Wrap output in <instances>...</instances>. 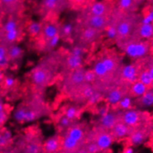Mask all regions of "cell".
<instances>
[{"instance_id": "cell-6", "label": "cell", "mask_w": 153, "mask_h": 153, "mask_svg": "<svg viewBox=\"0 0 153 153\" xmlns=\"http://www.w3.org/2000/svg\"><path fill=\"white\" fill-rule=\"evenodd\" d=\"M112 135L114 138L121 139L129 135V126H128L124 122H117L115 125L112 127Z\"/></svg>"}, {"instance_id": "cell-37", "label": "cell", "mask_w": 153, "mask_h": 153, "mask_svg": "<svg viewBox=\"0 0 153 153\" xmlns=\"http://www.w3.org/2000/svg\"><path fill=\"white\" fill-rule=\"evenodd\" d=\"M41 148L37 143H30L27 147L25 153H39Z\"/></svg>"}, {"instance_id": "cell-52", "label": "cell", "mask_w": 153, "mask_h": 153, "mask_svg": "<svg viewBox=\"0 0 153 153\" xmlns=\"http://www.w3.org/2000/svg\"><path fill=\"white\" fill-rule=\"evenodd\" d=\"M74 153H88V152H87V151L86 150L85 148H84V146H83L82 147H81L80 149H78V150L76 151V152H75Z\"/></svg>"}, {"instance_id": "cell-33", "label": "cell", "mask_w": 153, "mask_h": 153, "mask_svg": "<svg viewBox=\"0 0 153 153\" xmlns=\"http://www.w3.org/2000/svg\"><path fill=\"white\" fill-rule=\"evenodd\" d=\"M96 74L93 72V70H87L84 72V82L86 83H92L96 79Z\"/></svg>"}, {"instance_id": "cell-1", "label": "cell", "mask_w": 153, "mask_h": 153, "mask_svg": "<svg viewBox=\"0 0 153 153\" xmlns=\"http://www.w3.org/2000/svg\"><path fill=\"white\" fill-rule=\"evenodd\" d=\"M148 51V45L143 42H132L126 45L125 48L126 55L132 59H139L143 57L146 55Z\"/></svg>"}, {"instance_id": "cell-44", "label": "cell", "mask_w": 153, "mask_h": 153, "mask_svg": "<svg viewBox=\"0 0 153 153\" xmlns=\"http://www.w3.org/2000/svg\"><path fill=\"white\" fill-rule=\"evenodd\" d=\"M100 98H101V94L98 93H94L88 98V101L90 104H95L99 101Z\"/></svg>"}, {"instance_id": "cell-4", "label": "cell", "mask_w": 153, "mask_h": 153, "mask_svg": "<svg viewBox=\"0 0 153 153\" xmlns=\"http://www.w3.org/2000/svg\"><path fill=\"white\" fill-rule=\"evenodd\" d=\"M83 143L77 141L71 137L66 135L62 143V151L66 153H74L83 146Z\"/></svg>"}, {"instance_id": "cell-51", "label": "cell", "mask_w": 153, "mask_h": 153, "mask_svg": "<svg viewBox=\"0 0 153 153\" xmlns=\"http://www.w3.org/2000/svg\"><path fill=\"white\" fill-rule=\"evenodd\" d=\"M109 112L108 109H107V106H103V107H101V108L99 109V111H98V114H99L100 116H103V115H104L105 114H107V112Z\"/></svg>"}, {"instance_id": "cell-2", "label": "cell", "mask_w": 153, "mask_h": 153, "mask_svg": "<svg viewBox=\"0 0 153 153\" xmlns=\"http://www.w3.org/2000/svg\"><path fill=\"white\" fill-rule=\"evenodd\" d=\"M114 138L112 133L103 132L99 133L93 141H95L101 151L108 149L113 143Z\"/></svg>"}, {"instance_id": "cell-9", "label": "cell", "mask_w": 153, "mask_h": 153, "mask_svg": "<svg viewBox=\"0 0 153 153\" xmlns=\"http://www.w3.org/2000/svg\"><path fill=\"white\" fill-rule=\"evenodd\" d=\"M62 147L60 140L56 137H52L45 142L44 149L46 153H57Z\"/></svg>"}, {"instance_id": "cell-3", "label": "cell", "mask_w": 153, "mask_h": 153, "mask_svg": "<svg viewBox=\"0 0 153 153\" xmlns=\"http://www.w3.org/2000/svg\"><path fill=\"white\" fill-rule=\"evenodd\" d=\"M107 25H108V21L106 16L90 15L87 18V27H93L94 29L101 30L107 27Z\"/></svg>"}, {"instance_id": "cell-40", "label": "cell", "mask_w": 153, "mask_h": 153, "mask_svg": "<svg viewBox=\"0 0 153 153\" xmlns=\"http://www.w3.org/2000/svg\"><path fill=\"white\" fill-rule=\"evenodd\" d=\"M133 0H119V5L122 9H128L132 6Z\"/></svg>"}, {"instance_id": "cell-23", "label": "cell", "mask_w": 153, "mask_h": 153, "mask_svg": "<svg viewBox=\"0 0 153 153\" xmlns=\"http://www.w3.org/2000/svg\"><path fill=\"white\" fill-rule=\"evenodd\" d=\"M138 79L139 82L143 83L144 85H146L148 88L153 84L152 77H151V75L149 73V70H143L140 75H138Z\"/></svg>"}, {"instance_id": "cell-27", "label": "cell", "mask_w": 153, "mask_h": 153, "mask_svg": "<svg viewBox=\"0 0 153 153\" xmlns=\"http://www.w3.org/2000/svg\"><path fill=\"white\" fill-rule=\"evenodd\" d=\"M42 30V24L37 22H33L28 26V32L30 35L36 36L39 34Z\"/></svg>"}, {"instance_id": "cell-14", "label": "cell", "mask_w": 153, "mask_h": 153, "mask_svg": "<svg viewBox=\"0 0 153 153\" xmlns=\"http://www.w3.org/2000/svg\"><path fill=\"white\" fill-rule=\"evenodd\" d=\"M147 90L148 87L138 80L132 83V87H131V91H132V94L137 97L142 96Z\"/></svg>"}, {"instance_id": "cell-49", "label": "cell", "mask_w": 153, "mask_h": 153, "mask_svg": "<svg viewBox=\"0 0 153 153\" xmlns=\"http://www.w3.org/2000/svg\"><path fill=\"white\" fill-rule=\"evenodd\" d=\"M7 119V113L5 110L0 112V126L4 124Z\"/></svg>"}, {"instance_id": "cell-16", "label": "cell", "mask_w": 153, "mask_h": 153, "mask_svg": "<svg viewBox=\"0 0 153 153\" xmlns=\"http://www.w3.org/2000/svg\"><path fill=\"white\" fill-rule=\"evenodd\" d=\"M122 98L123 94L121 90L118 89H114L109 93L107 96V101L110 105H116Z\"/></svg>"}, {"instance_id": "cell-20", "label": "cell", "mask_w": 153, "mask_h": 153, "mask_svg": "<svg viewBox=\"0 0 153 153\" xmlns=\"http://www.w3.org/2000/svg\"><path fill=\"white\" fill-rule=\"evenodd\" d=\"M117 28V36L126 37L131 32V25L128 22H122L120 23Z\"/></svg>"}, {"instance_id": "cell-11", "label": "cell", "mask_w": 153, "mask_h": 153, "mask_svg": "<svg viewBox=\"0 0 153 153\" xmlns=\"http://www.w3.org/2000/svg\"><path fill=\"white\" fill-rule=\"evenodd\" d=\"M107 6L102 1H96L90 7V15L106 16Z\"/></svg>"}, {"instance_id": "cell-47", "label": "cell", "mask_w": 153, "mask_h": 153, "mask_svg": "<svg viewBox=\"0 0 153 153\" xmlns=\"http://www.w3.org/2000/svg\"><path fill=\"white\" fill-rule=\"evenodd\" d=\"M10 140H9L4 135L3 133H0V147H4L9 144Z\"/></svg>"}, {"instance_id": "cell-61", "label": "cell", "mask_w": 153, "mask_h": 153, "mask_svg": "<svg viewBox=\"0 0 153 153\" xmlns=\"http://www.w3.org/2000/svg\"><path fill=\"white\" fill-rule=\"evenodd\" d=\"M51 1H55V2H58L59 0H51Z\"/></svg>"}, {"instance_id": "cell-22", "label": "cell", "mask_w": 153, "mask_h": 153, "mask_svg": "<svg viewBox=\"0 0 153 153\" xmlns=\"http://www.w3.org/2000/svg\"><path fill=\"white\" fill-rule=\"evenodd\" d=\"M140 104L143 107H149L153 106V91H146L140 97Z\"/></svg>"}, {"instance_id": "cell-17", "label": "cell", "mask_w": 153, "mask_h": 153, "mask_svg": "<svg viewBox=\"0 0 153 153\" xmlns=\"http://www.w3.org/2000/svg\"><path fill=\"white\" fill-rule=\"evenodd\" d=\"M139 35L143 39H152L153 36V25L142 24L139 29Z\"/></svg>"}, {"instance_id": "cell-59", "label": "cell", "mask_w": 153, "mask_h": 153, "mask_svg": "<svg viewBox=\"0 0 153 153\" xmlns=\"http://www.w3.org/2000/svg\"><path fill=\"white\" fill-rule=\"evenodd\" d=\"M4 153H14L13 151H10V150H8V151H6V152H4Z\"/></svg>"}, {"instance_id": "cell-39", "label": "cell", "mask_w": 153, "mask_h": 153, "mask_svg": "<svg viewBox=\"0 0 153 153\" xmlns=\"http://www.w3.org/2000/svg\"><path fill=\"white\" fill-rule=\"evenodd\" d=\"M153 22V10L149 11L142 20V24H152Z\"/></svg>"}, {"instance_id": "cell-29", "label": "cell", "mask_w": 153, "mask_h": 153, "mask_svg": "<svg viewBox=\"0 0 153 153\" xmlns=\"http://www.w3.org/2000/svg\"><path fill=\"white\" fill-rule=\"evenodd\" d=\"M19 37V30L18 29L14 30L8 31V32H5V34H4V38H5V40L7 42H10V43H12V42H14L16 40L18 39Z\"/></svg>"}, {"instance_id": "cell-34", "label": "cell", "mask_w": 153, "mask_h": 153, "mask_svg": "<svg viewBox=\"0 0 153 153\" xmlns=\"http://www.w3.org/2000/svg\"><path fill=\"white\" fill-rule=\"evenodd\" d=\"M78 115V110L75 107H70L69 108L67 109L65 112V116L69 118L70 120H73Z\"/></svg>"}, {"instance_id": "cell-25", "label": "cell", "mask_w": 153, "mask_h": 153, "mask_svg": "<svg viewBox=\"0 0 153 153\" xmlns=\"http://www.w3.org/2000/svg\"><path fill=\"white\" fill-rule=\"evenodd\" d=\"M7 51L8 49L4 44H0V68L7 65L8 62Z\"/></svg>"}, {"instance_id": "cell-30", "label": "cell", "mask_w": 153, "mask_h": 153, "mask_svg": "<svg viewBox=\"0 0 153 153\" xmlns=\"http://www.w3.org/2000/svg\"><path fill=\"white\" fill-rule=\"evenodd\" d=\"M101 61H102L103 64H104V66L106 67V68L108 70L109 73L112 72V70L115 69V67H116L115 62L114 61L113 59H112V58H104V59H103Z\"/></svg>"}, {"instance_id": "cell-60", "label": "cell", "mask_w": 153, "mask_h": 153, "mask_svg": "<svg viewBox=\"0 0 153 153\" xmlns=\"http://www.w3.org/2000/svg\"><path fill=\"white\" fill-rule=\"evenodd\" d=\"M151 45H152V46H153V38H152V40H151Z\"/></svg>"}, {"instance_id": "cell-63", "label": "cell", "mask_w": 153, "mask_h": 153, "mask_svg": "<svg viewBox=\"0 0 153 153\" xmlns=\"http://www.w3.org/2000/svg\"><path fill=\"white\" fill-rule=\"evenodd\" d=\"M152 2H153V0H152Z\"/></svg>"}, {"instance_id": "cell-8", "label": "cell", "mask_w": 153, "mask_h": 153, "mask_svg": "<svg viewBox=\"0 0 153 153\" xmlns=\"http://www.w3.org/2000/svg\"><path fill=\"white\" fill-rule=\"evenodd\" d=\"M123 78L130 83H134L138 80V71L136 67L133 65H127L124 66L122 70Z\"/></svg>"}, {"instance_id": "cell-5", "label": "cell", "mask_w": 153, "mask_h": 153, "mask_svg": "<svg viewBox=\"0 0 153 153\" xmlns=\"http://www.w3.org/2000/svg\"><path fill=\"white\" fill-rule=\"evenodd\" d=\"M140 120L139 112L134 110H127L123 115L122 121L128 126H134L138 124Z\"/></svg>"}, {"instance_id": "cell-13", "label": "cell", "mask_w": 153, "mask_h": 153, "mask_svg": "<svg viewBox=\"0 0 153 153\" xmlns=\"http://www.w3.org/2000/svg\"><path fill=\"white\" fill-rule=\"evenodd\" d=\"M129 139L130 142L134 146L140 145L145 139H146V134L142 130H137L129 134Z\"/></svg>"}, {"instance_id": "cell-56", "label": "cell", "mask_w": 153, "mask_h": 153, "mask_svg": "<svg viewBox=\"0 0 153 153\" xmlns=\"http://www.w3.org/2000/svg\"><path fill=\"white\" fill-rule=\"evenodd\" d=\"M149 73H150L151 77H152V82H153V66L151 67V68H150V69L149 70Z\"/></svg>"}, {"instance_id": "cell-42", "label": "cell", "mask_w": 153, "mask_h": 153, "mask_svg": "<svg viewBox=\"0 0 153 153\" xmlns=\"http://www.w3.org/2000/svg\"><path fill=\"white\" fill-rule=\"evenodd\" d=\"M70 122H71V120H70L69 118H67L66 116H63L60 118L59 120V124H60L61 127L63 128H67L68 126L70 125Z\"/></svg>"}, {"instance_id": "cell-62", "label": "cell", "mask_w": 153, "mask_h": 153, "mask_svg": "<svg viewBox=\"0 0 153 153\" xmlns=\"http://www.w3.org/2000/svg\"><path fill=\"white\" fill-rule=\"evenodd\" d=\"M63 153H66V152H63Z\"/></svg>"}, {"instance_id": "cell-57", "label": "cell", "mask_w": 153, "mask_h": 153, "mask_svg": "<svg viewBox=\"0 0 153 153\" xmlns=\"http://www.w3.org/2000/svg\"><path fill=\"white\" fill-rule=\"evenodd\" d=\"M74 1V2L77 3V4H82V2H84V0H73Z\"/></svg>"}, {"instance_id": "cell-45", "label": "cell", "mask_w": 153, "mask_h": 153, "mask_svg": "<svg viewBox=\"0 0 153 153\" xmlns=\"http://www.w3.org/2000/svg\"><path fill=\"white\" fill-rule=\"evenodd\" d=\"M59 41H60V36H59V35H56L53 38H51V39H49V46L52 48H55L59 43Z\"/></svg>"}, {"instance_id": "cell-43", "label": "cell", "mask_w": 153, "mask_h": 153, "mask_svg": "<svg viewBox=\"0 0 153 153\" xmlns=\"http://www.w3.org/2000/svg\"><path fill=\"white\" fill-rule=\"evenodd\" d=\"M73 30V27L71 24L65 25L63 28H62V33L65 36H70Z\"/></svg>"}, {"instance_id": "cell-58", "label": "cell", "mask_w": 153, "mask_h": 153, "mask_svg": "<svg viewBox=\"0 0 153 153\" xmlns=\"http://www.w3.org/2000/svg\"><path fill=\"white\" fill-rule=\"evenodd\" d=\"M2 79H3L2 74H1V72H0V83H1V80H2Z\"/></svg>"}, {"instance_id": "cell-31", "label": "cell", "mask_w": 153, "mask_h": 153, "mask_svg": "<svg viewBox=\"0 0 153 153\" xmlns=\"http://www.w3.org/2000/svg\"><path fill=\"white\" fill-rule=\"evenodd\" d=\"M84 146L88 153H99L101 152V149H99V147L95 141L89 142L87 144H86Z\"/></svg>"}, {"instance_id": "cell-21", "label": "cell", "mask_w": 153, "mask_h": 153, "mask_svg": "<svg viewBox=\"0 0 153 153\" xmlns=\"http://www.w3.org/2000/svg\"><path fill=\"white\" fill-rule=\"evenodd\" d=\"M84 72L82 70H73V73L70 76V82L73 84H81L84 82Z\"/></svg>"}, {"instance_id": "cell-32", "label": "cell", "mask_w": 153, "mask_h": 153, "mask_svg": "<svg viewBox=\"0 0 153 153\" xmlns=\"http://www.w3.org/2000/svg\"><path fill=\"white\" fill-rule=\"evenodd\" d=\"M120 107L123 110H127L130 109L131 106L132 104V101L130 97H123L121 99V101L118 103Z\"/></svg>"}, {"instance_id": "cell-7", "label": "cell", "mask_w": 153, "mask_h": 153, "mask_svg": "<svg viewBox=\"0 0 153 153\" xmlns=\"http://www.w3.org/2000/svg\"><path fill=\"white\" fill-rule=\"evenodd\" d=\"M117 122H118V118L113 112H108L100 119V125L104 129H112Z\"/></svg>"}, {"instance_id": "cell-36", "label": "cell", "mask_w": 153, "mask_h": 153, "mask_svg": "<svg viewBox=\"0 0 153 153\" xmlns=\"http://www.w3.org/2000/svg\"><path fill=\"white\" fill-rule=\"evenodd\" d=\"M106 33H107V38L110 39H114L115 38L117 37V28L116 27H114V26H110L107 28V31H106Z\"/></svg>"}, {"instance_id": "cell-10", "label": "cell", "mask_w": 153, "mask_h": 153, "mask_svg": "<svg viewBox=\"0 0 153 153\" xmlns=\"http://www.w3.org/2000/svg\"><path fill=\"white\" fill-rule=\"evenodd\" d=\"M33 82L38 85H43L48 81V73L42 68L35 70L32 75Z\"/></svg>"}, {"instance_id": "cell-46", "label": "cell", "mask_w": 153, "mask_h": 153, "mask_svg": "<svg viewBox=\"0 0 153 153\" xmlns=\"http://www.w3.org/2000/svg\"><path fill=\"white\" fill-rule=\"evenodd\" d=\"M94 93V90H93V88L90 86H87V87L84 88V91H83V95L84 96V97L87 98L88 99Z\"/></svg>"}, {"instance_id": "cell-26", "label": "cell", "mask_w": 153, "mask_h": 153, "mask_svg": "<svg viewBox=\"0 0 153 153\" xmlns=\"http://www.w3.org/2000/svg\"><path fill=\"white\" fill-rule=\"evenodd\" d=\"M22 53V50L19 46L17 45H12L8 48L7 51V56L10 59H16L19 58V56Z\"/></svg>"}, {"instance_id": "cell-19", "label": "cell", "mask_w": 153, "mask_h": 153, "mask_svg": "<svg viewBox=\"0 0 153 153\" xmlns=\"http://www.w3.org/2000/svg\"><path fill=\"white\" fill-rule=\"evenodd\" d=\"M44 36L48 40L51 39L56 35H59V29L53 24H48L42 29Z\"/></svg>"}, {"instance_id": "cell-28", "label": "cell", "mask_w": 153, "mask_h": 153, "mask_svg": "<svg viewBox=\"0 0 153 153\" xmlns=\"http://www.w3.org/2000/svg\"><path fill=\"white\" fill-rule=\"evenodd\" d=\"M27 110L24 108H19L16 110L13 114V118L17 122H24L25 120V114Z\"/></svg>"}, {"instance_id": "cell-55", "label": "cell", "mask_w": 153, "mask_h": 153, "mask_svg": "<svg viewBox=\"0 0 153 153\" xmlns=\"http://www.w3.org/2000/svg\"><path fill=\"white\" fill-rule=\"evenodd\" d=\"M3 3L4 4H11V3L15 2V1H18V0H1Z\"/></svg>"}, {"instance_id": "cell-15", "label": "cell", "mask_w": 153, "mask_h": 153, "mask_svg": "<svg viewBox=\"0 0 153 153\" xmlns=\"http://www.w3.org/2000/svg\"><path fill=\"white\" fill-rule=\"evenodd\" d=\"M67 64L70 70H77L81 68L82 65V56H74L70 54L67 59Z\"/></svg>"}, {"instance_id": "cell-48", "label": "cell", "mask_w": 153, "mask_h": 153, "mask_svg": "<svg viewBox=\"0 0 153 153\" xmlns=\"http://www.w3.org/2000/svg\"><path fill=\"white\" fill-rule=\"evenodd\" d=\"M72 55L74 56H82V54H83V51H82V48L80 47L77 46L73 48V49L72 50L71 52Z\"/></svg>"}, {"instance_id": "cell-38", "label": "cell", "mask_w": 153, "mask_h": 153, "mask_svg": "<svg viewBox=\"0 0 153 153\" xmlns=\"http://www.w3.org/2000/svg\"><path fill=\"white\" fill-rule=\"evenodd\" d=\"M36 112L31 111V110H27L25 114V121H26V122H31V121H33L36 119Z\"/></svg>"}, {"instance_id": "cell-41", "label": "cell", "mask_w": 153, "mask_h": 153, "mask_svg": "<svg viewBox=\"0 0 153 153\" xmlns=\"http://www.w3.org/2000/svg\"><path fill=\"white\" fill-rule=\"evenodd\" d=\"M44 4H45V7L48 8V10H54L57 7V2L51 1V0H45Z\"/></svg>"}, {"instance_id": "cell-50", "label": "cell", "mask_w": 153, "mask_h": 153, "mask_svg": "<svg viewBox=\"0 0 153 153\" xmlns=\"http://www.w3.org/2000/svg\"><path fill=\"white\" fill-rule=\"evenodd\" d=\"M4 83H5L6 87H11L15 84V79L12 77H7L4 80Z\"/></svg>"}, {"instance_id": "cell-24", "label": "cell", "mask_w": 153, "mask_h": 153, "mask_svg": "<svg viewBox=\"0 0 153 153\" xmlns=\"http://www.w3.org/2000/svg\"><path fill=\"white\" fill-rule=\"evenodd\" d=\"M93 72L95 73L96 76L98 77H104V76H107L109 73L108 70H107L106 67L103 64L102 61H99V62H96L93 68Z\"/></svg>"}, {"instance_id": "cell-35", "label": "cell", "mask_w": 153, "mask_h": 153, "mask_svg": "<svg viewBox=\"0 0 153 153\" xmlns=\"http://www.w3.org/2000/svg\"><path fill=\"white\" fill-rule=\"evenodd\" d=\"M4 32H8V31L14 30L17 29V22L13 19H10L5 23L4 25Z\"/></svg>"}, {"instance_id": "cell-53", "label": "cell", "mask_w": 153, "mask_h": 153, "mask_svg": "<svg viewBox=\"0 0 153 153\" xmlns=\"http://www.w3.org/2000/svg\"><path fill=\"white\" fill-rule=\"evenodd\" d=\"M124 153H134V149L132 147H126L124 149Z\"/></svg>"}, {"instance_id": "cell-54", "label": "cell", "mask_w": 153, "mask_h": 153, "mask_svg": "<svg viewBox=\"0 0 153 153\" xmlns=\"http://www.w3.org/2000/svg\"><path fill=\"white\" fill-rule=\"evenodd\" d=\"M4 110H5V109H4V104L3 103V101L0 99V112L4 111Z\"/></svg>"}, {"instance_id": "cell-12", "label": "cell", "mask_w": 153, "mask_h": 153, "mask_svg": "<svg viewBox=\"0 0 153 153\" xmlns=\"http://www.w3.org/2000/svg\"><path fill=\"white\" fill-rule=\"evenodd\" d=\"M99 31L98 30L94 29L93 27H87L82 32V39L87 42L95 41L99 34Z\"/></svg>"}, {"instance_id": "cell-18", "label": "cell", "mask_w": 153, "mask_h": 153, "mask_svg": "<svg viewBox=\"0 0 153 153\" xmlns=\"http://www.w3.org/2000/svg\"><path fill=\"white\" fill-rule=\"evenodd\" d=\"M67 135L71 137L74 140H77V141L83 143L84 138V130L82 128L79 127V126H74L72 127L70 129L68 134Z\"/></svg>"}]
</instances>
